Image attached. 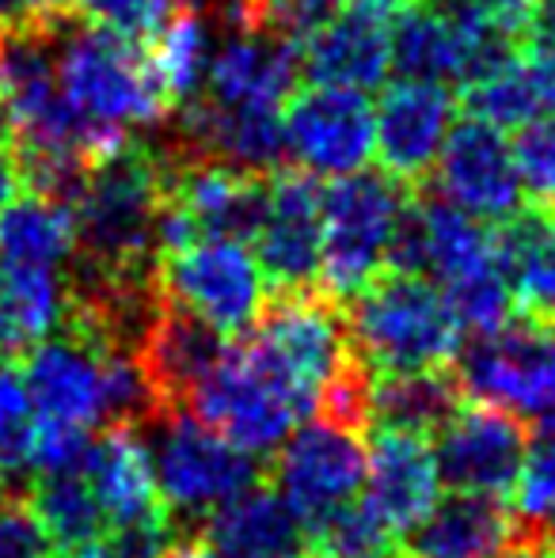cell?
I'll list each match as a JSON object with an SVG mask.
<instances>
[{
    "instance_id": "44",
    "label": "cell",
    "mask_w": 555,
    "mask_h": 558,
    "mask_svg": "<svg viewBox=\"0 0 555 558\" xmlns=\"http://www.w3.org/2000/svg\"><path fill=\"white\" fill-rule=\"evenodd\" d=\"M301 558H304V555H301Z\"/></svg>"
},
{
    "instance_id": "37",
    "label": "cell",
    "mask_w": 555,
    "mask_h": 558,
    "mask_svg": "<svg viewBox=\"0 0 555 558\" xmlns=\"http://www.w3.org/2000/svg\"><path fill=\"white\" fill-rule=\"evenodd\" d=\"M171 524L168 517H145V521L111 524L88 551L73 558H168L171 551Z\"/></svg>"
},
{
    "instance_id": "28",
    "label": "cell",
    "mask_w": 555,
    "mask_h": 558,
    "mask_svg": "<svg viewBox=\"0 0 555 558\" xmlns=\"http://www.w3.org/2000/svg\"><path fill=\"white\" fill-rule=\"evenodd\" d=\"M76 258V217L65 198L20 194L0 214V266L65 270Z\"/></svg>"
},
{
    "instance_id": "14",
    "label": "cell",
    "mask_w": 555,
    "mask_h": 558,
    "mask_svg": "<svg viewBox=\"0 0 555 558\" xmlns=\"http://www.w3.org/2000/svg\"><path fill=\"white\" fill-rule=\"evenodd\" d=\"M319 179L281 168L267 179V209L255 232V263L267 289L309 293L319 281Z\"/></svg>"
},
{
    "instance_id": "36",
    "label": "cell",
    "mask_w": 555,
    "mask_h": 558,
    "mask_svg": "<svg viewBox=\"0 0 555 558\" xmlns=\"http://www.w3.org/2000/svg\"><path fill=\"white\" fill-rule=\"evenodd\" d=\"M514 160H518L521 191L541 206H555V114L518 130Z\"/></svg>"
},
{
    "instance_id": "2",
    "label": "cell",
    "mask_w": 555,
    "mask_h": 558,
    "mask_svg": "<svg viewBox=\"0 0 555 558\" xmlns=\"http://www.w3.org/2000/svg\"><path fill=\"white\" fill-rule=\"evenodd\" d=\"M76 217V263L137 274L156 266L160 160L130 141L111 160L84 171L69 198Z\"/></svg>"
},
{
    "instance_id": "3",
    "label": "cell",
    "mask_w": 555,
    "mask_h": 558,
    "mask_svg": "<svg viewBox=\"0 0 555 558\" xmlns=\"http://www.w3.org/2000/svg\"><path fill=\"white\" fill-rule=\"evenodd\" d=\"M347 335L354 361L385 373H437L460 353L464 331L442 289L419 274H381L350 301Z\"/></svg>"
},
{
    "instance_id": "38",
    "label": "cell",
    "mask_w": 555,
    "mask_h": 558,
    "mask_svg": "<svg viewBox=\"0 0 555 558\" xmlns=\"http://www.w3.org/2000/svg\"><path fill=\"white\" fill-rule=\"evenodd\" d=\"M50 536L31 506L20 501L0 506V558H50Z\"/></svg>"
},
{
    "instance_id": "23",
    "label": "cell",
    "mask_w": 555,
    "mask_h": 558,
    "mask_svg": "<svg viewBox=\"0 0 555 558\" xmlns=\"http://www.w3.org/2000/svg\"><path fill=\"white\" fill-rule=\"evenodd\" d=\"M225 350L229 342L221 335L164 304L137 350L160 411H179V403L198 388V380L221 361Z\"/></svg>"
},
{
    "instance_id": "25",
    "label": "cell",
    "mask_w": 555,
    "mask_h": 558,
    "mask_svg": "<svg viewBox=\"0 0 555 558\" xmlns=\"http://www.w3.org/2000/svg\"><path fill=\"white\" fill-rule=\"evenodd\" d=\"M69 270L0 266V350L27 353L69 324Z\"/></svg>"
},
{
    "instance_id": "18",
    "label": "cell",
    "mask_w": 555,
    "mask_h": 558,
    "mask_svg": "<svg viewBox=\"0 0 555 558\" xmlns=\"http://www.w3.org/2000/svg\"><path fill=\"white\" fill-rule=\"evenodd\" d=\"M393 20L396 8L347 0L342 12L304 43L301 73L319 88L370 96L393 73Z\"/></svg>"
},
{
    "instance_id": "30",
    "label": "cell",
    "mask_w": 555,
    "mask_h": 558,
    "mask_svg": "<svg viewBox=\"0 0 555 558\" xmlns=\"http://www.w3.org/2000/svg\"><path fill=\"white\" fill-rule=\"evenodd\" d=\"M145 53L168 107H186L198 99L202 84H206L209 58H214L206 20L198 15V8L176 0L171 15L153 35V43L145 46Z\"/></svg>"
},
{
    "instance_id": "27",
    "label": "cell",
    "mask_w": 555,
    "mask_h": 558,
    "mask_svg": "<svg viewBox=\"0 0 555 558\" xmlns=\"http://www.w3.org/2000/svg\"><path fill=\"white\" fill-rule=\"evenodd\" d=\"M393 69L403 81L472 84L480 76L464 38L434 4L403 8L393 20Z\"/></svg>"
},
{
    "instance_id": "19",
    "label": "cell",
    "mask_w": 555,
    "mask_h": 558,
    "mask_svg": "<svg viewBox=\"0 0 555 558\" xmlns=\"http://www.w3.org/2000/svg\"><path fill=\"white\" fill-rule=\"evenodd\" d=\"M442 486L434 445L426 437L381 429L365 448L362 506L396 536H415V529L442 501Z\"/></svg>"
},
{
    "instance_id": "31",
    "label": "cell",
    "mask_w": 555,
    "mask_h": 558,
    "mask_svg": "<svg viewBox=\"0 0 555 558\" xmlns=\"http://www.w3.org/2000/svg\"><path fill=\"white\" fill-rule=\"evenodd\" d=\"M31 513L38 517L50 544H58L65 555L88 551L111 529L81 471L76 475H38L35 490H31Z\"/></svg>"
},
{
    "instance_id": "11",
    "label": "cell",
    "mask_w": 555,
    "mask_h": 558,
    "mask_svg": "<svg viewBox=\"0 0 555 558\" xmlns=\"http://www.w3.org/2000/svg\"><path fill=\"white\" fill-rule=\"evenodd\" d=\"M20 376L43 426L111 429V350L73 327L31 345Z\"/></svg>"
},
{
    "instance_id": "16",
    "label": "cell",
    "mask_w": 555,
    "mask_h": 558,
    "mask_svg": "<svg viewBox=\"0 0 555 558\" xmlns=\"http://www.w3.org/2000/svg\"><path fill=\"white\" fill-rule=\"evenodd\" d=\"M457 125V104L445 84L396 81L373 107V156L396 183H415L437 168Z\"/></svg>"
},
{
    "instance_id": "41",
    "label": "cell",
    "mask_w": 555,
    "mask_h": 558,
    "mask_svg": "<svg viewBox=\"0 0 555 558\" xmlns=\"http://www.w3.org/2000/svg\"><path fill=\"white\" fill-rule=\"evenodd\" d=\"M4 501H8V478L0 475V506H4Z\"/></svg>"
},
{
    "instance_id": "10",
    "label": "cell",
    "mask_w": 555,
    "mask_h": 558,
    "mask_svg": "<svg viewBox=\"0 0 555 558\" xmlns=\"http://www.w3.org/2000/svg\"><path fill=\"white\" fill-rule=\"evenodd\" d=\"M365 483V445L354 426L312 418L275 452V490L304 529L358 501Z\"/></svg>"
},
{
    "instance_id": "42",
    "label": "cell",
    "mask_w": 555,
    "mask_h": 558,
    "mask_svg": "<svg viewBox=\"0 0 555 558\" xmlns=\"http://www.w3.org/2000/svg\"><path fill=\"white\" fill-rule=\"evenodd\" d=\"M506 558H536V555H526V551H518V555H506Z\"/></svg>"
},
{
    "instance_id": "17",
    "label": "cell",
    "mask_w": 555,
    "mask_h": 558,
    "mask_svg": "<svg viewBox=\"0 0 555 558\" xmlns=\"http://www.w3.org/2000/svg\"><path fill=\"white\" fill-rule=\"evenodd\" d=\"M526 448L529 441L521 422L487 407H468V411H453V418L437 429L434 460L442 483L453 486V494L498 501L514 490Z\"/></svg>"
},
{
    "instance_id": "6",
    "label": "cell",
    "mask_w": 555,
    "mask_h": 558,
    "mask_svg": "<svg viewBox=\"0 0 555 558\" xmlns=\"http://www.w3.org/2000/svg\"><path fill=\"white\" fill-rule=\"evenodd\" d=\"M156 289L168 308L221 338L252 335L267 312V278L255 251L237 240H194L156 258Z\"/></svg>"
},
{
    "instance_id": "24",
    "label": "cell",
    "mask_w": 555,
    "mask_h": 558,
    "mask_svg": "<svg viewBox=\"0 0 555 558\" xmlns=\"http://www.w3.org/2000/svg\"><path fill=\"white\" fill-rule=\"evenodd\" d=\"M472 118L495 130H526L555 114V53L544 46L514 50L495 69L468 84Z\"/></svg>"
},
{
    "instance_id": "13",
    "label": "cell",
    "mask_w": 555,
    "mask_h": 558,
    "mask_svg": "<svg viewBox=\"0 0 555 558\" xmlns=\"http://www.w3.org/2000/svg\"><path fill=\"white\" fill-rule=\"evenodd\" d=\"M434 175L442 198L475 221H518L526 191H521L518 160H514V141H506V133L495 125L480 122V118H464L453 125Z\"/></svg>"
},
{
    "instance_id": "35",
    "label": "cell",
    "mask_w": 555,
    "mask_h": 558,
    "mask_svg": "<svg viewBox=\"0 0 555 558\" xmlns=\"http://www.w3.org/2000/svg\"><path fill=\"white\" fill-rule=\"evenodd\" d=\"M510 494L521 521H555V426H544L541 441L526 448V460H521Z\"/></svg>"
},
{
    "instance_id": "29",
    "label": "cell",
    "mask_w": 555,
    "mask_h": 558,
    "mask_svg": "<svg viewBox=\"0 0 555 558\" xmlns=\"http://www.w3.org/2000/svg\"><path fill=\"white\" fill-rule=\"evenodd\" d=\"M457 411V391L437 373H385L365 384V418L393 434L426 437L442 429Z\"/></svg>"
},
{
    "instance_id": "32",
    "label": "cell",
    "mask_w": 555,
    "mask_h": 558,
    "mask_svg": "<svg viewBox=\"0 0 555 558\" xmlns=\"http://www.w3.org/2000/svg\"><path fill=\"white\" fill-rule=\"evenodd\" d=\"M503 258L514 296L536 316H555V214L544 221H510Z\"/></svg>"
},
{
    "instance_id": "12",
    "label": "cell",
    "mask_w": 555,
    "mask_h": 558,
    "mask_svg": "<svg viewBox=\"0 0 555 558\" xmlns=\"http://www.w3.org/2000/svg\"><path fill=\"white\" fill-rule=\"evenodd\" d=\"M281 145L297 171L312 179H347L373 160V104L362 92L309 84L281 111Z\"/></svg>"
},
{
    "instance_id": "40",
    "label": "cell",
    "mask_w": 555,
    "mask_h": 558,
    "mask_svg": "<svg viewBox=\"0 0 555 558\" xmlns=\"http://www.w3.org/2000/svg\"><path fill=\"white\" fill-rule=\"evenodd\" d=\"M168 558H217L206 544H176L168 551Z\"/></svg>"
},
{
    "instance_id": "21",
    "label": "cell",
    "mask_w": 555,
    "mask_h": 558,
    "mask_svg": "<svg viewBox=\"0 0 555 558\" xmlns=\"http://www.w3.org/2000/svg\"><path fill=\"white\" fill-rule=\"evenodd\" d=\"M81 478L96 494L99 509L111 524L164 513L160 494H156L153 456H148V441L137 434V426H111L92 437Z\"/></svg>"
},
{
    "instance_id": "43",
    "label": "cell",
    "mask_w": 555,
    "mask_h": 558,
    "mask_svg": "<svg viewBox=\"0 0 555 558\" xmlns=\"http://www.w3.org/2000/svg\"><path fill=\"white\" fill-rule=\"evenodd\" d=\"M61 558H73V555H61Z\"/></svg>"
},
{
    "instance_id": "8",
    "label": "cell",
    "mask_w": 555,
    "mask_h": 558,
    "mask_svg": "<svg viewBox=\"0 0 555 558\" xmlns=\"http://www.w3.org/2000/svg\"><path fill=\"white\" fill-rule=\"evenodd\" d=\"M194 418L248 456H275L281 441L309 418L293 391L263 365L252 345H229L214 368L186 396Z\"/></svg>"
},
{
    "instance_id": "33",
    "label": "cell",
    "mask_w": 555,
    "mask_h": 558,
    "mask_svg": "<svg viewBox=\"0 0 555 558\" xmlns=\"http://www.w3.org/2000/svg\"><path fill=\"white\" fill-rule=\"evenodd\" d=\"M312 558H393L396 532H388L362 498L312 524Z\"/></svg>"
},
{
    "instance_id": "5",
    "label": "cell",
    "mask_w": 555,
    "mask_h": 558,
    "mask_svg": "<svg viewBox=\"0 0 555 558\" xmlns=\"http://www.w3.org/2000/svg\"><path fill=\"white\" fill-rule=\"evenodd\" d=\"M263 365L293 391L304 414H319L335 388L358 373L347 319L331 301L312 293L278 296L248 338Z\"/></svg>"
},
{
    "instance_id": "26",
    "label": "cell",
    "mask_w": 555,
    "mask_h": 558,
    "mask_svg": "<svg viewBox=\"0 0 555 558\" xmlns=\"http://www.w3.org/2000/svg\"><path fill=\"white\" fill-rule=\"evenodd\" d=\"M514 544V517L495 498L453 494L415 529L422 558H506Z\"/></svg>"
},
{
    "instance_id": "9",
    "label": "cell",
    "mask_w": 555,
    "mask_h": 558,
    "mask_svg": "<svg viewBox=\"0 0 555 558\" xmlns=\"http://www.w3.org/2000/svg\"><path fill=\"white\" fill-rule=\"evenodd\" d=\"M460 391L475 407L514 422L555 426V331L548 324H506L460 350Z\"/></svg>"
},
{
    "instance_id": "7",
    "label": "cell",
    "mask_w": 555,
    "mask_h": 558,
    "mask_svg": "<svg viewBox=\"0 0 555 558\" xmlns=\"http://www.w3.org/2000/svg\"><path fill=\"white\" fill-rule=\"evenodd\" d=\"M160 509L171 517H209L255 486V456L183 411H160L148 434Z\"/></svg>"
},
{
    "instance_id": "34",
    "label": "cell",
    "mask_w": 555,
    "mask_h": 558,
    "mask_svg": "<svg viewBox=\"0 0 555 558\" xmlns=\"http://www.w3.org/2000/svg\"><path fill=\"white\" fill-rule=\"evenodd\" d=\"M38 441V414L27 396L20 368L0 365V475L20 478L31 475Z\"/></svg>"
},
{
    "instance_id": "20",
    "label": "cell",
    "mask_w": 555,
    "mask_h": 558,
    "mask_svg": "<svg viewBox=\"0 0 555 558\" xmlns=\"http://www.w3.org/2000/svg\"><path fill=\"white\" fill-rule=\"evenodd\" d=\"M301 76V53L267 35L240 31L209 58L206 104L225 111H267L281 114Z\"/></svg>"
},
{
    "instance_id": "22",
    "label": "cell",
    "mask_w": 555,
    "mask_h": 558,
    "mask_svg": "<svg viewBox=\"0 0 555 558\" xmlns=\"http://www.w3.org/2000/svg\"><path fill=\"white\" fill-rule=\"evenodd\" d=\"M202 544L217 558H301L304 524L267 486H248L206 517Z\"/></svg>"
},
{
    "instance_id": "39",
    "label": "cell",
    "mask_w": 555,
    "mask_h": 558,
    "mask_svg": "<svg viewBox=\"0 0 555 558\" xmlns=\"http://www.w3.org/2000/svg\"><path fill=\"white\" fill-rule=\"evenodd\" d=\"M529 35H533V46H544V50L555 53V0H536Z\"/></svg>"
},
{
    "instance_id": "15",
    "label": "cell",
    "mask_w": 555,
    "mask_h": 558,
    "mask_svg": "<svg viewBox=\"0 0 555 558\" xmlns=\"http://www.w3.org/2000/svg\"><path fill=\"white\" fill-rule=\"evenodd\" d=\"M503 263V235H495L491 225L475 221L445 198L408 209V221H403L393 251L396 270L419 274L437 289H449Z\"/></svg>"
},
{
    "instance_id": "4",
    "label": "cell",
    "mask_w": 555,
    "mask_h": 558,
    "mask_svg": "<svg viewBox=\"0 0 555 558\" xmlns=\"http://www.w3.org/2000/svg\"><path fill=\"white\" fill-rule=\"evenodd\" d=\"M408 198L385 171L331 179L319 194V286L331 301H354L393 266Z\"/></svg>"
},
{
    "instance_id": "1",
    "label": "cell",
    "mask_w": 555,
    "mask_h": 558,
    "mask_svg": "<svg viewBox=\"0 0 555 558\" xmlns=\"http://www.w3.org/2000/svg\"><path fill=\"white\" fill-rule=\"evenodd\" d=\"M58 92L88 133L96 163L130 145V130L153 125L168 114L145 46L114 35L88 15L65 12L53 43Z\"/></svg>"
}]
</instances>
